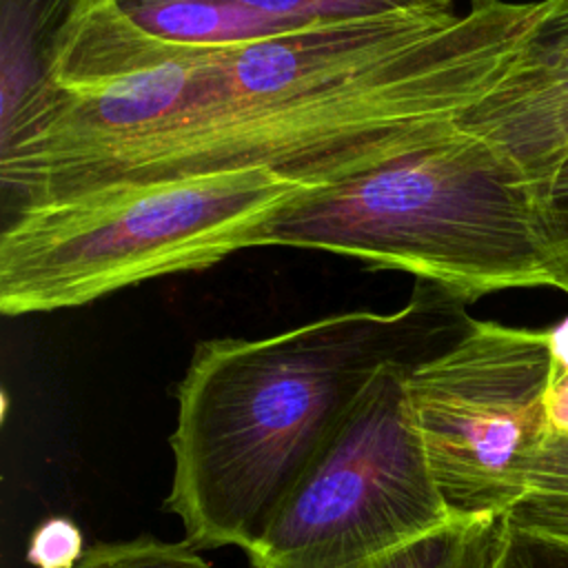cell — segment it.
Wrapping results in <instances>:
<instances>
[{"mask_svg": "<svg viewBox=\"0 0 568 568\" xmlns=\"http://www.w3.org/2000/svg\"><path fill=\"white\" fill-rule=\"evenodd\" d=\"M537 2L470 0L186 47L95 93H62L47 124L0 155L2 222L118 182L264 169L320 186L397 155L475 106L517 58Z\"/></svg>", "mask_w": 568, "mask_h": 568, "instance_id": "obj_1", "label": "cell"}, {"mask_svg": "<svg viewBox=\"0 0 568 568\" xmlns=\"http://www.w3.org/2000/svg\"><path fill=\"white\" fill-rule=\"evenodd\" d=\"M424 280L393 313H335L268 337L200 342L178 384L164 508L202 548L248 550L386 366H417L475 322Z\"/></svg>", "mask_w": 568, "mask_h": 568, "instance_id": "obj_2", "label": "cell"}, {"mask_svg": "<svg viewBox=\"0 0 568 568\" xmlns=\"http://www.w3.org/2000/svg\"><path fill=\"white\" fill-rule=\"evenodd\" d=\"M260 246L399 268L468 302L508 288L568 295L535 178L457 120L371 169L304 189L271 215Z\"/></svg>", "mask_w": 568, "mask_h": 568, "instance_id": "obj_3", "label": "cell"}, {"mask_svg": "<svg viewBox=\"0 0 568 568\" xmlns=\"http://www.w3.org/2000/svg\"><path fill=\"white\" fill-rule=\"evenodd\" d=\"M306 184L264 169L118 182L24 209L0 229L7 317L91 304L120 288L209 268L260 246Z\"/></svg>", "mask_w": 568, "mask_h": 568, "instance_id": "obj_4", "label": "cell"}, {"mask_svg": "<svg viewBox=\"0 0 568 568\" xmlns=\"http://www.w3.org/2000/svg\"><path fill=\"white\" fill-rule=\"evenodd\" d=\"M386 366L273 510L253 568H351L457 519L428 468L406 373Z\"/></svg>", "mask_w": 568, "mask_h": 568, "instance_id": "obj_5", "label": "cell"}, {"mask_svg": "<svg viewBox=\"0 0 568 568\" xmlns=\"http://www.w3.org/2000/svg\"><path fill=\"white\" fill-rule=\"evenodd\" d=\"M550 333L475 320L406 373V397L433 479L455 517L508 515L550 433Z\"/></svg>", "mask_w": 568, "mask_h": 568, "instance_id": "obj_6", "label": "cell"}, {"mask_svg": "<svg viewBox=\"0 0 568 568\" xmlns=\"http://www.w3.org/2000/svg\"><path fill=\"white\" fill-rule=\"evenodd\" d=\"M87 0H0V155L22 146L62 102L53 73Z\"/></svg>", "mask_w": 568, "mask_h": 568, "instance_id": "obj_7", "label": "cell"}, {"mask_svg": "<svg viewBox=\"0 0 568 568\" xmlns=\"http://www.w3.org/2000/svg\"><path fill=\"white\" fill-rule=\"evenodd\" d=\"M457 124L506 151L530 178L568 146V49H519L501 80Z\"/></svg>", "mask_w": 568, "mask_h": 568, "instance_id": "obj_8", "label": "cell"}, {"mask_svg": "<svg viewBox=\"0 0 568 568\" xmlns=\"http://www.w3.org/2000/svg\"><path fill=\"white\" fill-rule=\"evenodd\" d=\"M149 36L184 47H233L288 31L291 24L229 0H113Z\"/></svg>", "mask_w": 568, "mask_h": 568, "instance_id": "obj_9", "label": "cell"}, {"mask_svg": "<svg viewBox=\"0 0 568 568\" xmlns=\"http://www.w3.org/2000/svg\"><path fill=\"white\" fill-rule=\"evenodd\" d=\"M504 517H457L399 550L351 568H495Z\"/></svg>", "mask_w": 568, "mask_h": 568, "instance_id": "obj_10", "label": "cell"}, {"mask_svg": "<svg viewBox=\"0 0 568 568\" xmlns=\"http://www.w3.org/2000/svg\"><path fill=\"white\" fill-rule=\"evenodd\" d=\"M295 29L377 20L408 11H455L453 0H229Z\"/></svg>", "mask_w": 568, "mask_h": 568, "instance_id": "obj_11", "label": "cell"}, {"mask_svg": "<svg viewBox=\"0 0 568 568\" xmlns=\"http://www.w3.org/2000/svg\"><path fill=\"white\" fill-rule=\"evenodd\" d=\"M73 568H213L189 541L138 535L124 541L93 544Z\"/></svg>", "mask_w": 568, "mask_h": 568, "instance_id": "obj_12", "label": "cell"}, {"mask_svg": "<svg viewBox=\"0 0 568 568\" xmlns=\"http://www.w3.org/2000/svg\"><path fill=\"white\" fill-rule=\"evenodd\" d=\"M495 568H568V539L513 524L504 517Z\"/></svg>", "mask_w": 568, "mask_h": 568, "instance_id": "obj_13", "label": "cell"}, {"mask_svg": "<svg viewBox=\"0 0 568 568\" xmlns=\"http://www.w3.org/2000/svg\"><path fill=\"white\" fill-rule=\"evenodd\" d=\"M84 555L82 532L67 517L42 521L29 539L27 559L36 568H73Z\"/></svg>", "mask_w": 568, "mask_h": 568, "instance_id": "obj_14", "label": "cell"}, {"mask_svg": "<svg viewBox=\"0 0 568 568\" xmlns=\"http://www.w3.org/2000/svg\"><path fill=\"white\" fill-rule=\"evenodd\" d=\"M539 186L541 209L564 264L568 266V146L535 175Z\"/></svg>", "mask_w": 568, "mask_h": 568, "instance_id": "obj_15", "label": "cell"}, {"mask_svg": "<svg viewBox=\"0 0 568 568\" xmlns=\"http://www.w3.org/2000/svg\"><path fill=\"white\" fill-rule=\"evenodd\" d=\"M526 495L568 499V433L550 430L532 457Z\"/></svg>", "mask_w": 568, "mask_h": 568, "instance_id": "obj_16", "label": "cell"}, {"mask_svg": "<svg viewBox=\"0 0 568 568\" xmlns=\"http://www.w3.org/2000/svg\"><path fill=\"white\" fill-rule=\"evenodd\" d=\"M568 49V0H541L526 29L521 51L550 53Z\"/></svg>", "mask_w": 568, "mask_h": 568, "instance_id": "obj_17", "label": "cell"}, {"mask_svg": "<svg viewBox=\"0 0 568 568\" xmlns=\"http://www.w3.org/2000/svg\"><path fill=\"white\" fill-rule=\"evenodd\" d=\"M548 426L555 433H568V377H555L548 393Z\"/></svg>", "mask_w": 568, "mask_h": 568, "instance_id": "obj_18", "label": "cell"}, {"mask_svg": "<svg viewBox=\"0 0 568 568\" xmlns=\"http://www.w3.org/2000/svg\"><path fill=\"white\" fill-rule=\"evenodd\" d=\"M550 333V348L555 359V377H568V320L548 328Z\"/></svg>", "mask_w": 568, "mask_h": 568, "instance_id": "obj_19", "label": "cell"}]
</instances>
